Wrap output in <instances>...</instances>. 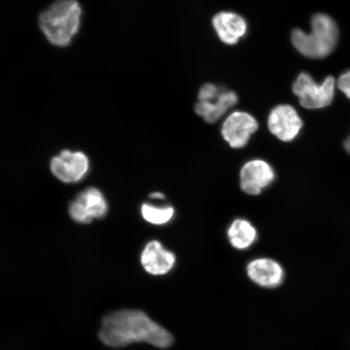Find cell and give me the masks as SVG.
Segmentation results:
<instances>
[{
    "label": "cell",
    "mask_w": 350,
    "mask_h": 350,
    "mask_svg": "<svg viewBox=\"0 0 350 350\" xmlns=\"http://www.w3.org/2000/svg\"><path fill=\"white\" fill-rule=\"evenodd\" d=\"M99 338L105 345L113 348L146 342L166 349L174 342L167 330L138 310H121L109 314L103 319Z\"/></svg>",
    "instance_id": "6da1fadb"
},
{
    "label": "cell",
    "mask_w": 350,
    "mask_h": 350,
    "mask_svg": "<svg viewBox=\"0 0 350 350\" xmlns=\"http://www.w3.org/2000/svg\"><path fill=\"white\" fill-rule=\"evenodd\" d=\"M81 15L77 0H57L39 16V25L52 45L68 46L80 29Z\"/></svg>",
    "instance_id": "7a4b0ae2"
},
{
    "label": "cell",
    "mask_w": 350,
    "mask_h": 350,
    "mask_svg": "<svg viewBox=\"0 0 350 350\" xmlns=\"http://www.w3.org/2000/svg\"><path fill=\"white\" fill-rule=\"evenodd\" d=\"M338 25L325 14L313 16L310 33L296 29L291 35V41L296 50L310 59H323L329 55L338 45Z\"/></svg>",
    "instance_id": "3957f363"
},
{
    "label": "cell",
    "mask_w": 350,
    "mask_h": 350,
    "mask_svg": "<svg viewBox=\"0 0 350 350\" xmlns=\"http://www.w3.org/2000/svg\"><path fill=\"white\" fill-rule=\"evenodd\" d=\"M336 90L334 77H327L321 84H317L309 74L301 73L293 85V92L299 99L301 107L321 109L329 106Z\"/></svg>",
    "instance_id": "277c9868"
},
{
    "label": "cell",
    "mask_w": 350,
    "mask_h": 350,
    "mask_svg": "<svg viewBox=\"0 0 350 350\" xmlns=\"http://www.w3.org/2000/svg\"><path fill=\"white\" fill-rule=\"evenodd\" d=\"M258 128V122L250 113L235 111L223 122L221 135L231 148H242L247 146Z\"/></svg>",
    "instance_id": "5b68a950"
},
{
    "label": "cell",
    "mask_w": 350,
    "mask_h": 350,
    "mask_svg": "<svg viewBox=\"0 0 350 350\" xmlns=\"http://www.w3.org/2000/svg\"><path fill=\"white\" fill-rule=\"evenodd\" d=\"M107 204L97 188L90 187L81 192L69 206L70 216L79 223H90L94 218L106 215Z\"/></svg>",
    "instance_id": "8992f818"
},
{
    "label": "cell",
    "mask_w": 350,
    "mask_h": 350,
    "mask_svg": "<svg viewBox=\"0 0 350 350\" xmlns=\"http://www.w3.org/2000/svg\"><path fill=\"white\" fill-rule=\"evenodd\" d=\"M271 133L284 142H290L299 135L304 122L290 105H280L271 111L268 120Z\"/></svg>",
    "instance_id": "52a82bcc"
},
{
    "label": "cell",
    "mask_w": 350,
    "mask_h": 350,
    "mask_svg": "<svg viewBox=\"0 0 350 350\" xmlns=\"http://www.w3.org/2000/svg\"><path fill=\"white\" fill-rule=\"evenodd\" d=\"M89 159L85 153L64 150L51 160V170L64 183L80 181L89 170Z\"/></svg>",
    "instance_id": "ba28073f"
},
{
    "label": "cell",
    "mask_w": 350,
    "mask_h": 350,
    "mask_svg": "<svg viewBox=\"0 0 350 350\" xmlns=\"http://www.w3.org/2000/svg\"><path fill=\"white\" fill-rule=\"evenodd\" d=\"M274 170L267 161L252 160L241 169L240 187L245 193L258 196L274 181Z\"/></svg>",
    "instance_id": "9c48e42d"
},
{
    "label": "cell",
    "mask_w": 350,
    "mask_h": 350,
    "mask_svg": "<svg viewBox=\"0 0 350 350\" xmlns=\"http://www.w3.org/2000/svg\"><path fill=\"white\" fill-rule=\"evenodd\" d=\"M141 261L147 273L161 275L167 274L172 270L176 257L173 252L166 250L159 241L153 240L144 247Z\"/></svg>",
    "instance_id": "30bf717a"
},
{
    "label": "cell",
    "mask_w": 350,
    "mask_h": 350,
    "mask_svg": "<svg viewBox=\"0 0 350 350\" xmlns=\"http://www.w3.org/2000/svg\"><path fill=\"white\" fill-rule=\"evenodd\" d=\"M247 273L254 283L268 288L281 286L284 279L282 267L268 258H260L249 262Z\"/></svg>",
    "instance_id": "8fae6325"
},
{
    "label": "cell",
    "mask_w": 350,
    "mask_h": 350,
    "mask_svg": "<svg viewBox=\"0 0 350 350\" xmlns=\"http://www.w3.org/2000/svg\"><path fill=\"white\" fill-rule=\"evenodd\" d=\"M213 25L219 38L227 44L234 45L247 33V22L237 13L221 12L213 17Z\"/></svg>",
    "instance_id": "7c38bea8"
},
{
    "label": "cell",
    "mask_w": 350,
    "mask_h": 350,
    "mask_svg": "<svg viewBox=\"0 0 350 350\" xmlns=\"http://www.w3.org/2000/svg\"><path fill=\"white\" fill-rule=\"evenodd\" d=\"M238 96L234 91L222 90L217 98L210 103L199 102L196 106L197 115L208 124H214L238 103Z\"/></svg>",
    "instance_id": "4fadbf2b"
},
{
    "label": "cell",
    "mask_w": 350,
    "mask_h": 350,
    "mask_svg": "<svg viewBox=\"0 0 350 350\" xmlns=\"http://www.w3.org/2000/svg\"><path fill=\"white\" fill-rule=\"evenodd\" d=\"M227 235L232 246L239 250H245L255 243L257 232L250 221L237 219L232 222Z\"/></svg>",
    "instance_id": "5bb4252c"
},
{
    "label": "cell",
    "mask_w": 350,
    "mask_h": 350,
    "mask_svg": "<svg viewBox=\"0 0 350 350\" xmlns=\"http://www.w3.org/2000/svg\"><path fill=\"white\" fill-rule=\"evenodd\" d=\"M142 214L144 220L150 224L161 226L172 221L174 209L170 206L157 207L150 204H144Z\"/></svg>",
    "instance_id": "9a60e30c"
},
{
    "label": "cell",
    "mask_w": 350,
    "mask_h": 350,
    "mask_svg": "<svg viewBox=\"0 0 350 350\" xmlns=\"http://www.w3.org/2000/svg\"><path fill=\"white\" fill-rule=\"evenodd\" d=\"M221 88L213 84H206L201 87L199 92L198 99L201 103H210L217 98L221 93Z\"/></svg>",
    "instance_id": "2e32d148"
},
{
    "label": "cell",
    "mask_w": 350,
    "mask_h": 350,
    "mask_svg": "<svg viewBox=\"0 0 350 350\" xmlns=\"http://www.w3.org/2000/svg\"><path fill=\"white\" fill-rule=\"evenodd\" d=\"M339 90L350 99V71L341 75L338 81Z\"/></svg>",
    "instance_id": "e0dca14e"
},
{
    "label": "cell",
    "mask_w": 350,
    "mask_h": 350,
    "mask_svg": "<svg viewBox=\"0 0 350 350\" xmlns=\"http://www.w3.org/2000/svg\"><path fill=\"white\" fill-rule=\"evenodd\" d=\"M150 197L152 199L157 200H164L165 195L163 193H161V192H153V193L150 194Z\"/></svg>",
    "instance_id": "ac0fdd59"
},
{
    "label": "cell",
    "mask_w": 350,
    "mask_h": 350,
    "mask_svg": "<svg viewBox=\"0 0 350 350\" xmlns=\"http://www.w3.org/2000/svg\"><path fill=\"white\" fill-rule=\"evenodd\" d=\"M345 150L349 153L350 154V135L347 139V141L345 142Z\"/></svg>",
    "instance_id": "d6986e66"
}]
</instances>
